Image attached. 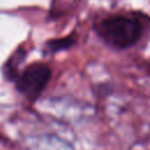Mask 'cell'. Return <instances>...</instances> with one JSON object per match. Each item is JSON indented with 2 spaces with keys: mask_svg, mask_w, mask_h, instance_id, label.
Listing matches in <instances>:
<instances>
[{
  "mask_svg": "<svg viewBox=\"0 0 150 150\" xmlns=\"http://www.w3.org/2000/svg\"><path fill=\"white\" fill-rule=\"evenodd\" d=\"M50 77L52 70L46 63H32L16 77V89L28 100L35 101L47 87Z\"/></svg>",
  "mask_w": 150,
  "mask_h": 150,
  "instance_id": "cell-2",
  "label": "cell"
},
{
  "mask_svg": "<svg viewBox=\"0 0 150 150\" xmlns=\"http://www.w3.org/2000/svg\"><path fill=\"white\" fill-rule=\"evenodd\" d=\"M98 35L110 46L125 49L134 46L141 38V25L127 16H110L104 19L96 27Z\"/></svg>",
  "mask_w": 150,
  "mask_h": 150,
  "instance_id": "cell-1",
  "label": "cell"
},
{
  "mask_svg": "<svg viewBox=\"0 0 150 150\" xmlns=\"http://www.w3.org/2000/svg\"><path fill=\"white\" fill-rule=\"evenodd\" d=\"M74 43H75L74 36L73 35H68V36H64V38L49 40L47 42V48L52 53H57V52H61V50L70 48Z\"/></svg>",
  "mask_w": 150,
  "mask_h": 150,
  "instance_id": "cell-4",
  "label": "cell"
},
{
  "mask_svg": "<svg viewBox=\"0 0 150 150\" xmlns=\"http://www.w3.org/2000/svg\"><path fill=\"white\" fill-rule=\"evenodd\" d=\"M25 55H26V52L23 49H18L13 55L12 57L7 61L6 66H5V74L7 77L9 79H16V73H18V67L20 64V62L25 59Z\"/></svg>",
  "mask_w": 150,
  "mask_h": 150,
  "instance_id": "cell-3",
  "label": "cell"
}]
</instances>
